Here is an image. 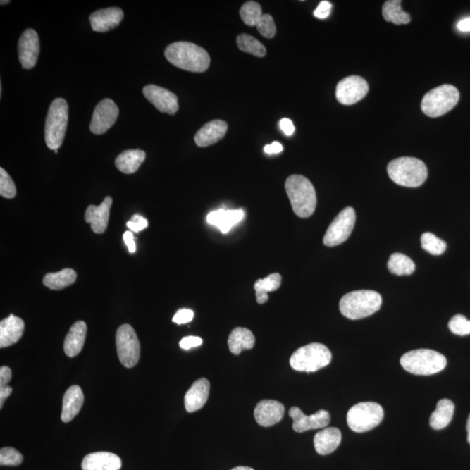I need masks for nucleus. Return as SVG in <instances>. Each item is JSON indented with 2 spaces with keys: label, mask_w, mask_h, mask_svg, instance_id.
<instances>
[{
  "label": "nucleus",
  "mask_w": 470,
  "mask_h": 470,
  "mask_svg": "<svg viewBox=\"0 0 470 470\" xmlns=\"http://www.w3.org/2000/svg\"><path fill=\"white\" fill-rule=\"evenodd\" d=\"M25 331L24 321L11 314L0 323V347H7L17 343Z\"/></svg>",
  "instance_id": "aec40b11"
},
{
  "label": "nucleus",
  "mask_w": 470,
  "mask_h": 470,
  "mask_svg": "<svg viewBox=\"0 0 470 470\" xmlns=\"http://www.w3.org/2000/svg\"><path fill=\"white\" fill-rule=\"evenodd\" d=\"M421 247L433 255H441L446 251L447 244L432 233H424L421 237Z\"/></svg>",
  "instance_id": "e433bc0d"
},
{
  "label": "nucleus",
  "mask_w": 470,
  "mask_h": 470,
  "mask_svg": "<svg viewBox=\"0 0 470 470\" xmlns=\"http://www.w3.org/2000/svg\"><path fill=\"white\" fill-rule=\"evenodd\" d=\"M388 268L393 275L402 276H410L416 270V264L407 255L395 253L391 255L388 262Z\"/></svg>",
  "instance_id": "72a5a7b5"
},
{
  "label": "nucleus",
  "mask_w": 470,
  "mask_h": 470,
  "mask_svg": "<svg viewBox=\"0 0 470 470\" xmlns=\"http://www.w3.org/2000/svg\"><path fill=\"white\" fill-rule=\"evenodd\" d=\"M18 58L24 69L35 68L39 55V39L33 29L22 33L18 46Z\"/></svg>",
  "instance_id": "2eb2a0df"
},
{
  "label": "nucleus",
  "mask_w": 470,
  "mask_h": 470,
  "mask_svg": "<svg viewBox=\"0 0 470 470\" xmlns=\"http://www.w3.org/2000/svg\"><path fill=\"white\" fill-rule=\"evenodd\" d=\"M331 360L332 354L328 347L314 342L296 350L290 357V364L296 371L312 373L327 367Z\"/></svg>",
  "instance_id": "0eeeda50"
},
{
  "label": "nucleus",
  "mask_w": 470,
  "mask_h": 470,
  "mask_svg": "<svg viewBox=\"0 0 470 470\" xmlns=\"http://www.w3.org/2000/svg\"><path fill=\"white\" fill-rule=\"evenodd\" d=\"M194 311L187 309H183L178 311L175 316L173 318V323L176 324H186L190 323L194 319Z\"/></svg>",
  "instance_id": "37998d69"
},
{
  "label": "nucleus",
  "mask_w": 470,
  "mask_h": 470,
  "mask_svg": "<svg viewBox=\"0 0 470 470\" xmlns=\"http://www.w3.org/2000/svg\"><path fill=\"white\" fill-rule=\"evenodd\" d=\"M280 127L281 130H283L287 136L293 135V133L295 131L293 122H292L290 118H283V120L280 121Z\"/></svg>",
  "instance_id": "de8ad7c7"
},
{
  "label": "nucleus",
  "mask_w": 470,
  "mask_h": 470,
  "mask_svg": "<svg viewBox=\"0 0 470 470\" xmlns=\"http://www.w3.org/2000/svg\"><path fill=\"white\" fill-rule=\"evenodd\" d=\"M457 28L462 32H470V17L459 22Z\"/></svg>",
  "instance_id": "603ef678"
},
{
  "label": "nucleus",
  "mask_w": 470,
  "mask_h": 470,
  "mask_svg": "<svg viewBox=\"0 0 470 470\" xmlns=\"http://www.w3.org/2000/svg\"><path fill=\"white\" fill-rule=\"evenodd\" d=\"M280 285L281 276L278 273H272L265 279L258 280L254 283V290L259 304H264L268 302L269 292L279 290Z\"/></svg>",
  "instance_id": "2f4dec72"
},
{
  "label": "nucleus",
  "mask_w": 470,
  "mask_h": 470,
  "mask_svg": "<svg viewBox=\"0 0 470 470\" xmlns=\"http://www.w3.org/2000/svg\"><path fill=\"white\" fill-rule=\"evenodd\" d=\"M202 344V339L201 338H197V336H187V338H183L180 342L181 349L185 350L201 346Z\"/></svg>",
  "instance_id": "c03bdc74"
},
{
  "label": "nucleus",
  "mask_w": 470,
  "mask_h": 470,
  "mask_svg": "<svg viewBox=\"0 0 470 470\" xmlns=\"http://www.w3.org/2000/svg\"><path fill=\"white\" fill-rule=\"evenodd\" d=\"M58 150H54L55 154H58Z\"/></svg>",
  "instance_id": "4d7b16f0"
},
{
  "label": "nucleus",
  "mask_w": 470,
  "mask_h": 470,
  "mask_svg": "<svg viewBox=\"0 0 470 470\" xmlns=\"http://www.w3.org/2000/svg\"><path fill=\"white\" fill-rule=\"evenodd\" d=\"M143 94L161 113L173 116L179 110L177 96L168 89L148 85L143 88Z\"/></svg>",
  "instance_id": "dca6fc26"
},
{
  "label": "nucleus",
  "mask_w": 470,
  "mask_h": 470,
  "mask_svg": "<svg viewBox=\"0 0 470 470\" xmlns=\"http://www.w3.org/2000/svg\"><path fill=\"white\" fill-rule=\"evenodd\" d=\"M10 1H1V5H6V3H9Z\"/></svg>",
  "instance_id": "6e6d98bb"
},
{
  "label": "nucleus",
  "mask_w": 470,
  "mask_h": 470,
  "mask_svg": "<svg viewBox=\"0 0 470 470\" xmlns=\"http://www.w3.org/2000/svg\"><path fill=\"white\" fill-rule=\"evenodd\" d=\"M244 212L242 209L225 210L220 209L209 214L206 217L207 223L220 229L223 234H228L235 225L243 219Z\"/></svg>",
  "instance_id": "393cba45"
},
{
  "label": "nucleus",
  "mask_w": 470,
  "mask_h": 470,
  "mask_svg": "<svg viewBox=\"0 0 470 470\" xmlns=\"http://www.w3.org/2000/svg\"><path fill=\"white\" fill-rule=\"evenodd\" d=\"M342 442V433L338 428H327L318 432L314 438V449L321 456L334 452Z\"/></svg>",
  "instance_id": "bb28decb"
},
{
  "label": "nucleus",
  "mask_w": 470,
  "mask_h": 470,
  "mask_svg": "<svg viewBox=\"0 0 470 470\" xmlns=\"http://www.w3.org/2000/svg\"><path fill=\"white\" fill-rule=\"evenodd\" d=\"M290 416L293 419L294 431L298 433L306 432L310 429L323 428L330 423V414L323 409L307 416L301 409L293 407L290 410Z\"/></svg>",
  "instance_id": "4468645a"
},
{
  "label": "nucleus",
  "mask_w": 470,
  "mask_h": 470,
  "mask_svg": "<svg viewBox=\"0 0 470 470\" xmlns=\"http://www.w3.org/2000/svg\"><path fill=\"white\" fill-rule=\"evenodd\" d=\"M285 407L273 400H264L254 409V418L261 427H271L279 423L284 416Z\"/></svg>",
  "instance_id": "f3484780"
},
{
  "label": "nucleus",
  "mask_w": 470,
  "mask_h": 470,
  "mask_svg": "<svg viewBox=\"0 0 470 470\" xmlns=\"http://www.w3.org/2000/svg\"><path fill=\"white\" fill-rule=\"evenodd\" d=\"M240 18L244 23L249 27H256L262 15V9L260 4L254 1H249L242 6L240 11Z\"/></svg>",
  "instance_id": "c9c22d12"
},
{
  "label": "nucleus",
  "mask_w": 470,
  "mask_h": 470,
  "mask_svg": "<svg viewBox=\"0 0 470 470\" xmlns=\"http://www.w3.org/2000/svg\"><path fill=\"white\" fill-rule=\"evenodd\" d=\"M228 343L232 354H240L243 350L253 349L255 338L249 329L239 327L231 332Z\"/></svg>",
  "instance_id": "c85d7f7f"
},
{
  "label": "nucleus",
  "mask_w": 470,
  "mask_h": 470,
  "mask_svg": "<svg viewBox=\"0 0 470 470\" xmlns=\"http://www.w3.org/2000/svg\"><path fill=\"white\" fill-rule=\"evenodd\" d=\"M237 44L239 49L244 53L250 54L259 58L264 57L266 53V48L258 39L253 36L242 33L237 37Z\"/></svg>",
  "instance_id": "f704fd0d"
},
{
  "label": "nucleus",
  "mask_w": 470,
  "mask_h": 470,
  "mask_svg": "<svg viewBox=\"0 0 470 470\" xmlns=\"http://www.w3.org/2000/svg\"><path fill=\"white\" fill-rule=\"evenodd\" d=\"M77 273L71 268H65L57 273H49L44 276L43 283L51 290H61L75 283Z\"/></svg>",
  "instance_id": "7c9ffc66"
},
{
  "label": "nucleus",
  "mask_w": 470,
  "mask_h": 470,
  "mask_svg": "<svg viewBox=\"0 0 470 470\" xmlns=\"http://www.w3.org/2000/svg\"><path fill=\"white\" fill-rule=\"evenodd\" d=\"M332 5L328 1H321L317 8L314 10V15L318 18H326L330 15Z\"/></svg>",
  "instance_id": "a18cd8bd"
},
{
  "label": "nucleus",
  "mask_w": 470,
  "mask_h": 470,
  "mask_svg": "<svg viewBox=\"0 0 470 470\" xmlns=\"http://www.w3.org/2000/svg\"><path fill=\"white\" fill-rule=\"evenodd\" d=\"M383 299L373 290H357L343 296L340 301V311L350 320H360L372 316L382 307Z\"/></svg>",
  "instance_id": "7ed1b4c3"
},
{
  "label": "nucleus",
  "mask_w": 470,
  "mask_h": 470,
  "mask_svg": "<svg viewBox=\"0 0 470 470\" xmlns=\"http://www.w3.org/2000/svg\"><path fill=\"white\" fill-rule=\"evenodd\" d=\"M459 99L460 94L456 87L451 85H443L424 95L421 110L428 117L443 116L457 105Z\"/></svg>",
  "instance_id": "6e6552de"
},
{
  "label": "nucleus",
  "mask_w": 470,
  "mask_h": 470,
  "mask_svg": "<svg viewBox=\"0 0 470 470\" xmlns=\"http://www.w3.org/2000/svg\"><path fill=\"white\" fill-rule=\"evenodd\" d=\"M17 190L12 178L5 169L0 168V194L6 199H13L16 196Z\"/></svg>",
  "instance_id": "4c0bfd02"
},
{
  "label": "nucleus",
  "mask_w": 470,
  "mask_h": 470,
  "mask_svg": "<svg viewBox=\"0 0 470 470\" xmlns=\"http://www.w3.org/2000/svg\"><path fill=\"white\" fill-rule=\"evenodd\" d=\"M210 383L206 378H201L194 384L185 395V408L188 413L197 412L204 407L209 397Z\"/></svg>",
  "instance_id": "412c9836"
},
{
  "label": "nucleus",
  "mask_w": 470,
  "mask_h": 470,
  "mask_svg": "<svg viewBox=\"0 0 470 470\" xmlns=\"http://www.w3.org/2000/svg\"><path fill=\"white\" fill-rule=\"evenodd\" d=\"M68 123V104L62 98L55 99L48 110L44 125V140L51 150L62 146Z\"/></svg>",
  "instance_id": "423d86ee"
},
{
  "label": "nucleus",
  "mask_w": 470,
  "mask_h": 470,
  "mask_svg": "<svg viewBox=\"0 0 470 470\" xmlns=\"http://www.w3.org/2000/svg\"><path fill=\"white\" fill-rule=\"evenodd\" d=\"M113 204V199L107 196L99 206L90 205L85 214V221L91 224L92 230L95 234L101 235L106 232L109 225L110 209Z\"/></svg>",
  "instance_id": "a211bd4d"
},
{
  "label": "nucleus",
  "mask_w": 470,
  "mask_h": 470,
  "mask_svg": "<svg viewBox=\"0 0 470 470\" xmlns=\"http://www.w3.org/2000/svg\"><path fill=\"white\" fill-rule=\"evenodd\" d=\"M124 13L118 7H109V8L96 11L90 15L91 27L94 32H109L118 27L123 20Z\"/></svg>",
  "instance_id": "6ab92c4d"
},
{
  "label": "nucleus",
  "mask_w": 470,
  "mask_h": 470,
  "mask_svg": "<svg viewBox=\"0 0 470 470\" xmlns=\"http://www.w3.org/2000/svg\"><path fill=\"white\" fill-rule=\"evenodd\" d=\"M468 442L470 444V414L467 421Z\"/></svg>",
  "instance_id": "864d4df0"
},
{
  "label": "nucleus",
  "mask_w": 470,
  "mask_h": 470,
  "mask_svg": "<svg viewBox=\"0 0 470 470\" xmlns=\"http://www.w3.org/2000/svg\"><path fill=\"white\" fill-rule=\"evenodd\" d=\"M384 416L383 407L373 402H359L349 410L347 423L351 431L364 433L378 426Z\"/></svg>",
  "instance_id": "1a4fd4ad"
},
{
  "label": "nucleus",
  "mask_w": 470,
  "mask_h": 470,
  "mask_svg": "<svg viewBox=\"0 0 470 470\" xmlns=\"http://www.w3.org/2000/svg\"><path fill=\"white\" fill-rule=\"evenodd\" d=\"M228 132V124L223 120L209 122L199 129L194 136L196 145L206 147L220 142Z\"/></svg>",
  "instance_id": "4be33fe9"
},
{
  "label": "nucleus",
  "mask_w": 470,
  "mask_h": 470,
  "mask_svg": "<svg viewBox=\"0 0 470 470\" xmlns=\"http://www.w3.org/2000/svg\"><path fill=\"white\" fill-rule=\"evenodd\" d=\"M231 470H254V469L249 467H243V466H240V467H236L232 469Z\"/></svg>",
  "instance_id": "5fc2aeb1"
},
{
  "label": "nucleus",
  "mask_w": 470,
  "mask_h": 470,
  "mask_svg": "<svg viewBox=\"0 0 470 470\" xmlns=\"http://www.w3.org/2000/svg\"><path fill=\"white\" fill-rule=\"evenodd\" d=\"M402 367L413 375L431 376L441 372L447 366L443 354L431 350H416L402 355Z\"/></svg>",
  "instance_id": "39448f33"
},
{
  "label": "nucleus",
  "mask_w": 470,
  "mask_h": 470,
  "mask_svg": "<svg viewBox=\"0 0 470 470\" xmlns=\"http://www.w3.org/2000/svg\"><path fill=\"white\" fill-rule=\"evenodd\" d=\"M285 190L296 216L299 218L313 216L317 198L316 190L309 179L302 175H291L285 183Z\"/></svg>",
  "instance_id": "f03ea898"
},
{
  "label": "nucleus",
  "mask_w": 470,
  "mask_h": 470,
  "mask_svg": "<svg viewBox=\"0 0 470 470\" xmlns=\"http://www.w3.org/2000/svg\"><path fill=\"white\" fill-rule=\"evenodd\" d=\"M118 359L124 367L132 369L138 364L140 344L135 329L129 324L121 325L116 334Z\"/></svg>",
  "instance_id": "9d476101"
},
{
  "label": "nucleus",
  "mask_w": 470,
  "mask_h": 470,
  "mask_svg": "<svg viewBox=\"0 0 470 470\" xmlns=\"http://www.w3.org/2000/svg\"><path fill=\"white\" fill-rule=\"evenodd\" d=\"M121 466V459L110 452L89 454L81 464L83 470H120Z\"/></svg>",
  "instance_id": "5701e85b"
},
{
  "label": "nucleus",
  "mask_w": 470,
  "mask_h": 470,
  "mask_svg": "<svg viewBox=\"0 0 470 470\" xmlns=\"http://www.w3.org/2000/svg\"><path fill=\"white\" fill-rule=\"evenodd\" d=\"M454 412V405L449 399H443L438 402L436 409L431 414L429 425L433 429L440 431L446 428L452 420Z\"/></svg>",
  "instance_id": "c756f323"
},
{
  "label": "nucleus",
  "mask_w": 470,
  "mask_h": 470,
  "mask_svg": "<svg viewBox=\"0 0 470 470\" xmlns=\"http://www.w3.org/2000/svg\"><path fill=\"white\" fill-rule=\"evenodd\" d=\"M369 85L364 78L353 75L340 81L336 87V99L345 106L354 105L367 95Z\"/></svg>",
  "instance_id": "f8f14e48"
},
{
  "label": "nucleus",
  "mask_w": 470,
  "mask_h": 470,
  "mask_svg": "<svg viewBox=\"0 0 470 470\" xmlns=\"http://www.w3.org/2000/svg\"><path fill=\"white\" fill-rule=\"evenodd\" d=\"M124 242L127 244L129 252L133 254L136 252V245L135 242V237L130 231L125 232L123 235Z\"/></svg>",
  "instance_id": "09e8293b"
},
{
  "label": "nucleus",
  "mask_w": 470,
  "mask_h": 470,
  "mask_svg": "<svg viewBox=\"0 0 470 470\" xmlns=\"http://www.w3.org/2000/svg\"><path fill=\"white\" fill-rule=\"evenodd\" d=\"M13 393V388L9 386L0 388V409L3 408L4 402Z\"/></svg>",
  "instance_id": "3c124183"
},
{
  "label": "nucleus",
  "mask_w": 470,
  "mask_h": 470,
  "mask_svg": "<svg viewBox=\"0 0 470 470\" xmlns=\"http://www.w3.org/2000/svg\"><path fill=\"white\" fill-rule=\"evenodd\" d=\"M11 379H12V370L8 367H1L0 369V388L7 386Z\"/></svg>",
  "instance_id": "49530a36"
},
{
  "label": "nucleus",
  "mask_w": 470,
  "mask_h": 470,
  "mask_svg": "<svg viewBox=\"0 0 470 470\" xmlns=\"http://www.w3.org/2000/svg\"><path fill=\"white\" fill-rule=\"evenodd\" d=\"M258 31L266 39H272L276 33L275 21L271 15L264 14L256 25Z\"/></svg>",
  "instance_id": "a19ab883"
},
{
  "label": "nucleus",
  "mask_w": 470,
  "mask_h": 470,
  "mask_svg": "<svg viewBox=\"0 0 470 470\" xmlns=\"http://www.w3.org/2000/svg\"><path fill=\"white\" fill-rule=\"evenodd\" d=\"M449 328L454 335L460 336L470 335V321L462 314H457L451 318Z\"/></svg>",
  "instance_id": "ea45409f"
},
{
  "label": "nucleus",
  "mask_w": 470,
  "mask_h": 470,
  "mask_svg": "<svg viewBox=\"0 0 470 470\" xmlns=\"http://www.w3.org/2000/svg\"><path fill=\"white\" fill-rule=\"evenodd\" d=\"M127 225L128 228L132 232L139 233L147 228L148 222L145 218L139 216V214H135V216H133L131 218V220L128 222Z\"/></svg>",
  "instance_id": "79ce46f5"
},
{
  "label": "nucleus",
  "mask_w": 470,
  "mask_h": 470,
  "mask_svg": "<svg viewBox=\"0 0 470 470\" xmlns=\"http://www.w3.org/2000/svg\"><path fill=\"white\" fill-rule=\"evenodd\" d=\"M388 173L390 179L400 186L418 187L426 181L428 168L419 159L401 157L390 162Z\"/></svg>",
  "instance_id": "20e7f679"
},
{
  "label": "nucleus",
  "mask_w": 470,
  "mask_h": 470,
  "mask_svg": "<svg viewBox=\"0 0 470 470\" xmlns=\"http://www.w3.org/2000/svg\"><path fill=\"white\" fill-rule=\"evenodd\" d=\"M87 326L85 321L74 323L66 336L64 350L68 357H75L82 350L86 342Z\"/></svg>",
  "instance_id": "a878e982"
},
{
  "label": "nucleus",
  "mask_w": 470,
  "mask_h": 470,
  "mask_svg": "<svg viewBox=\"0 0 470 470\" xmlns=\"http://www.w3.org/2000/svg\"><path fill=\"white\" fill-rule=\"evenodd\" d=\"M23 456L13 447H2L0 450V465L1 466H18L23 462Z\"/></svg>",
  "instance_id": "58836bf2"
},
{
  "label": "nucleus",
  "mask_w": 470,
  "mask_h": 470,
  "mask_svg": "<svg viewBox=\"0 0 470 470\" xmlns=\"http://www.w3.org/2000/svg\"><path fill=\"white\" fill-rule=\"evenodd\" d=\"M118 109L112 99H105L94 109L90 124V130L94 135H103L116 123Z\"/></svg>",
  "instance_id": "ddd939ff"
},
{
  "label": "nucleus",
  "mask_w": 470,
  "mask_h": 470,
  "mask_svg": "<svg viewBox=\"0 0 470 470\" xmlns=\"http://www.w3.org/2000/svg\"><path fill=\"white\" fill-rule=\"evenodd\" d=\"M283 151V147L280 142H273L271 145H266L264 147V151L268 154H277Z\"/></svg>",
  "instance_id": "8fccbe9b"
},
{
  "label": "nucleus",
  "mask_w": 470,
  "mask_h": 470,
  "mask_svg": "<svg viewBox=\"0 0 470 470\" xmlns=\"http://www.w3.org/2000/svg\"><path fill=\"white\" fill-rule=\"evenodd\" d=\"M145 160V151L140 149L125 150L116 158V166L120 172L131 175L138 171Z\"/></svg>",
  "instance_id": "cd10ccee"
},
{
  "label": "nucleus",
  "mask_w": 470,
  "mask_h": 470,
  "mask_svg": "<svg viewBox=\"0 0 470 470\" xmlns=\"http://www.w3.org/2000/svg\"><path fill=\"white\" fill-rule=\"evenodd\" d=\"M355 220H357V216H355L353 207L347 206L344 209L329 225L323 238L324 245L335 247L346 242L352 234Z\"/></svg>",
  "instance_id": "9b49d317"
},
{
  "label": "nucleus",
  "mask_w": 470,
  "mask_h": 470,
  "mask_svg": "<svg viewBox=\"0 0 470 470\" xmlns=\"http://www.w3.org/2000/svg\"><path fill=\"white\" fill-rule=\"evenodd\" d=\"M84 403V394L80 387L74 385L66 390L63 398L61 420L70 423L80 413Z\"/></svg>",
  "instance_id": "b1692460"
},
{
  "label": "nucleus",
  "mask_w": 470,
  "mask_h": 470,
  "mask_svg": "<svg viewBox=\"0 0 470 470\" xmlns=\"http://www.w3.org/2000/svg\"><path fill=\"white\" fill-rule=\"evenodd\" d=\"M401 0H388L383 6L384 20L395 25L409 24L412 17L402 9Z\"/></svg>",
  "instance_id": "473e14b6"
},
{
  "label": "nucleus",
  "mask_w": 470,
  "mask_h": 470,
  "mask_svg": "<svg viewBox=\"0 0 470 470\" xmlns=\"http://www.w3.org/2000/svg\"><path fill=\"white\" fill-rule=\"evenodd\" d=\"M165 56L176 68L192 73H203L210 66L209 54L194 43L180 42L169 44Z\"/></svg>",
  "instance_id": "f257e3e1"
}]
</instances>
